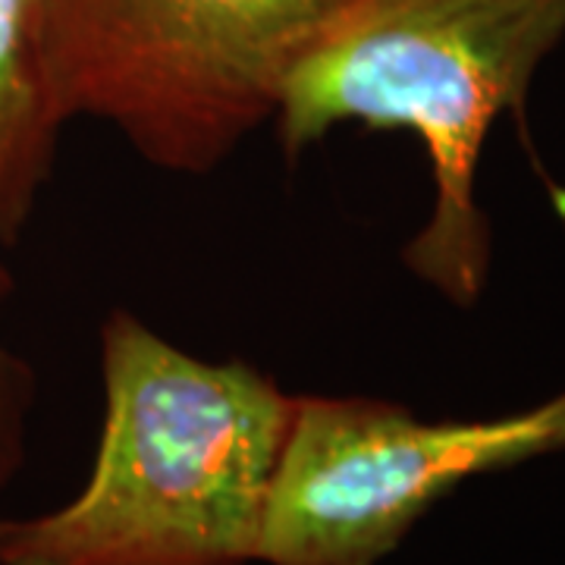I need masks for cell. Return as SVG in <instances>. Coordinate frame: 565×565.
<instances>
[{
	"instance_id": "6",
	"label": "cell",
	"mask_w": 565,
	"mask_h": 565,
	"mask_svg": "<svg viewBox=\"0 0 565 565\" xmlns=\"http://www.w3.org/2000/svg\"><path fill=\"white\" fill-rule=\"evenodd\" d=\"M3 248V243H0ZM13 277L0 258V299L10 292ZM35 399V374L17 352L0 343V487L13 481L25 459V422Z\"/></svg>"
},
{
	"instance_id": "4",
	"label": "cell",
	"mask_w": 565,
	"mask_h": 565,
	"mask_svg": "<svg viewBox=\"0 0 565 565\" xmlns=\"http://www.w3.org/2000/svg\"><path fill=\"white\" fill-rule=\"evenodd\" d=\"M565 449V393L484 422L367 396H296L258 563L381 565L465 481Z\"/></svg>"
},
{
	"instance_id": "5",
	"label": "cell",
	"mask_w": 565,
	"mask_h": 565,
	"mask_svg": "<svg viewBox=\"0 0 565 565\" xmlns=\"http://www.w3.org/2000/svg\"><path fill=\"white\" fill-rule=\"evenodd\" d=\"M66 126L54 104L41 0H0V243L20 239L57 161Z\"/></svg>"
},
{
	"instance_id": "1",
	"label": "cell",
	"mask_w": 565,
	"mask_h": 565,
	"mask_svg": "<svg viewBox=\"0 0 565 565\" xmlns=\"http://www.w3.org/2000/svg\"><path fill=\"white\" fill-rule=\"evenodd\" d=\"M92 475L61 509L0 522V565H248L296 393L243 359L211 362L114 311Z\"/></svg>"
},
{
	"instance_id": "3",
	"label": "cell",
	"mask_w": 565,
	"mask_h": 565,
	"mask_svg": "<svg viewBox=\"0 0 565 565\" xmlns=\"http://www.w3.org/2000/svg\"><path fill=\"white\" fill-rule=\"evenodd\" d=\"M340 0H41L63 122L102 120L170 173L204 177L274 122Z\"/></svg>"
},
{
	"instance_id": "2",
	"label": "cell",
	"mask_w": 565,
	"mask_h": 565,
	"mask_svg": "<svg viewBox=\"0 0 565 565\" xmlns=\"http://www.w3.org/2000/svg\"><path fill=\"white\" fill-rule=\"evenodd\" d=\"M563 39L565 0H340L289 73L270 126L289 161L352 122L415 132L434 204L403 264L471 308L493 255L475 195L484 141L505 110L525 129L527 88Z\"/></svg>"
}]
</instances>
